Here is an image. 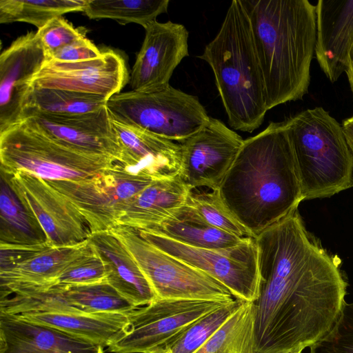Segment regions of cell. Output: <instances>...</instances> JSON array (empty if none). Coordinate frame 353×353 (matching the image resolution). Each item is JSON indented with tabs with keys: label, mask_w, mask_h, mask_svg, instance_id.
Here are the masks:
<instances>
[{
	"label": "cell",
	"mask_w": 353,
	"mask_h": 353,
	"mask_svg": "<svg viewBox=\"0 0 353 353\" xmlns=\"http://www.w3.org/2000/svg\"><path fill=\"white\" fill-rule=\"evenodd\" d=\"M260 294L254 353H297L332 329L345 304L341 261L310 233L279 235L258 247Z\"/></svg>",
	"instance_id": "cell-1"
},
{
	"label": "cell",
	"mask_w": 353,
	"mask_h": 353,
	"mask_svg": "<svg viewBox=\"0 0 353 353\" xmlns=\"http://www.w3.org/2000/svg\"><path fill=\"white\" fill-rule=\"evenodd\" d=\"M219 191L254 238L298 209L304 198L285 121L244 140Z\"/></svg>",
	"instance_id": "cell-2"
},
{
	"label": "cell",
	"mask_w": 353,
	"mask_h": 353,
	"mask_svg": "<svg viewBox=\"0 0 353 353\" xmlns=\"http://www.w3.org/2000/svg\"><path fill=\"white\" fill-rule=\"evenodd\" d=\"M250 23L268 110L302 99L315 54L316 6L307 0H241Z\"/></svg>",
	"instance_id": "cell-3"
},
{
	"label": "cell",
	"mask_w": 353,
	"mask_h": 353,
	"mask_svg": "<svg viewBox=\"0 0 353 353\" xmlns=\"http://www.w3.org/2000/svg\"><path fill=\"white\" fill-rule=\"evenodd\" d=\"M199 58L212 70L230 125L247 132L259 128L268 111L265 85L241 0L231 2L218 33Z\"/></svg>",
	"instance_id": "cell-4"
},
{
	"label": "cell",
	"mask_w": 353,
	"mask_h": 353,
	"mask_svg": "<svg viewBox=\"0 0 353 353\" xmlns=\"http://www.w3.org/2000/svg\"><path fill=\"white\" fill-rule=\"evenodd\" d=\"M304 200L330 197L353 187V154L342 125L322 107L285 120Z\"/></svg>",
	"instance_id": "cell-5"
},
{
	"label": "cell",
	"mask_w": 353,
	"mask_h": 353,
	"mask_svg": "<svg viewBox=\"0 0 353 353\" xmlns=\"http://www.w3.org/2000/svg\"><path fill=\"white\" fill-rule=\"evenodd\" d=\"M1 170L25 171L46 181H78L116 163L52 137L27 118L0 132Z\"/></svg>",
	"instance_id": "cell-6"
},
{
	"label": "cell",
	"mask_w": 353,
	"mask_h": 353,
	"mask_svg": "<svg viewBox=\"0 0 353 353\" xmlns=\"http://www.w3.org/2000/svg\"><path fill=\"white\" fill-rule=\"evenodd\" d=\"M106 106L112 119L179 143L199 131L210 118L197 97L170 85L149 93L120 92L110 98Z\"/></svg>",
	"instance_id": "cell-7"
},
{
	"label": "cell",
	"mask_w": 353,
	"mask_h": 353,
	"mask_svg": "<svg viewBox=\"0 0 353 353\" xmlns=\"http://www.w3.org/2000/svg\"><path fill=\"white\" fill-rule=\"evenodd\" d=\"M126 247L150 284L157 299L228 303L230 290L208 274L159 249L132 228L117 225L109 230Z\"/></svg>",
	"instance_id": "cell-8"
},
{
	"label": "cell",
	"mask_w": 353,
	"mask_h": 353,
	"mask_svg": "<svg viewBox=\"0 0 353 353\" xmlns=\"http://www.w3.org/2000/svg\"><path fill=\"white\" fill-rule=\"evenodd\" d=\"M146 241L208 274L231 292L234 299L254 303L260 294L257 248L255 239L223 249L199 248L145 230H137Z\"/></svg>",
	"instance_id": "cell-9"
},
{
	"label": "cell",
	"mask_w": 353,
	"mask_h": 353,
	"mask_svg": "<svg viewBox=\"0 0 353 353\" xmlns=\"http://www.w3.org/2000/svg\"><path fill=\"white\" fill-rule=\"evenodd\" d=\"M228 303L157 299L128 313L126 323L108 350L114 353H148Z\"/></svg>",
	"instance_id": "cell-10"
},
{
	"label": "cell",
	"mask_w": 353,
	"mask_h": 353,
	"mask_svg": "<svg viewBox=\"0 0 353 353\" xmlns=\"http://www.w3.org/2000/svg\"><path fill=\"white\" fill-rule=\"evenodd\" d=\"M153 180L131 174L114 163L84 179L47 181L75 205L92 234L117 225L130 201Z\"/></svg>",
	"instance_id": "cell-11"
},
{
	"label": "cell",
	"mask_w": 353,
	"mask_h": 353,
	"mask_svg": "<svg viewBox=\"0 0 353 353\" xmlns=\"http://www.w3.org/2000/svg\"><path fill=\"white\" fill-rule=\"evenodd\" d=\"M1 172L21 203L41 225L50 246L74 245L88 239L91 231L83 216L68 198L46 180L25 171L12 175Z\"/></svg>",
	"instance_id": "cell-12"
},
{
	"label": "cell",
	"mask_w": 353,
	"mask_h": 353,
	"mask_svg": "<svg viewBox=\"0 0 353 353\" xmlns=\"http://www.w3.org/2000/svg\"><path fill=\"white\" fill-rule=\"evenodd\" d=\"M243 141L221 121L210 117L199 131L179 143L180 179L190 190H219Z\"/></svg>",
	"instance_id": "cell-13"
},
{
	"label": "cell",
	"mask_w": 353,
	"mask_h": 353,
	"mask_svg": "<svg viewBox=\"0 0 353 353\" xmlns=\"http://www.w3.org/2000/svg\"><path fill=\"white\" fill-rule=\"evenodd\" d=\"M129 74L123 57L112 50L90 60L46 61L32 77L30 88L60 89L99 95L109 100L121 92Z\"/></svg>",
	"instance_id": "cell-14"
},
{
	"label": "cell",
	"mask_w": 353,
	"mask_h": 353,
	"mask_svg": "<svg viewBox=\"0 0 353 353\" xmlns=\"http://www.w3.org/2000/svg\"><path fill=\"white\" fill-rule=\"evenodd\" d=\"M145 37L130 76L132 91L149 93L170 85L172 75L189 55V32L180 23L154 21L144 27Z\"/></svg>",
	"instance_id": "cell-15"
},
{
	"label": "cell",
	"mask_w": 353,
	"mask_h": 353,
	"mask_svg": "<svg viewBox=\"0 0 353 353\" xmlns=\"http://www.w3.org/2000/svg\"><path fill=\"white\" fill-rule=\"evenodd\" d=\"M47 61L36 32L17 38L0 56V132L18 123L30 90V81Z\"/></svg>",
	"instance_id": "cell-16"
},
{
	"label": "cell",
	"mask_w": 353,
	"mask_h": 353,
	"mask_svg": "<svg viewBox=\"0 0 353 353\" xmlns=\"http://www.w3.org/2000/svg\"><path fill=\"white\" fill-rule=\"evenodd\" d=\"M27 118L52 137L81 151L121 163L122 150L107 106L85 114L62 115L26 110Z\"/></svg>",
	"instance_id": "cell-17"
},
{
	"label": "cell",
	"mask_w": 353,
	"mask_h": 353,
	"mask_svg": "<svg viewBox=\"0 0 353 353\" xmlns=\"http://www.w3.org/2000/svg\"><path fill=\"white\" fill-rule=\"evenodd\" d=\"M111 119L122 150V159L119 163L126 171L154 180L179 174L181 159L179 143Z\"/></svg>",
	"instance_id": "cell-18"
},
{
	"label": "cell",
	"mask_w": 353,
	"mask_h": 353,
	"mask_svg": "<svg viewBox=\"0 0 353 353\" xmlns=\"http://www.w3.org/2000/svg\"><path fill=\"white\" fill-rule=\"evenodd\" d=\"M315 56L334 83L345 71L353 43V0H319L316 5Z\"/></svg>",
	"instance_id": "cell-19"
},
{
	"label": "cell",
	"mask_w": 353,
	"mask_h": 353,
	"mask_svg": "<svg viewBox=\"0 0 353 353\" xmlns=\"http://www.w3.org/2000/svg\"><path fill=\"white\" fill-rule=\"evenodd\" d=\"M0 353H104L62 330L0 312Z\"/></svg>",
	"instance_id": "cell-20"
},
{
	"label": "cell",
	"mask_w": 353,
	"mask_h": 353,
	"mask_svg": "<svg viewBox=\"0 0 353 353\" xmlns=\"http://www.w3.org/2000/svg\"><path fill=\"white\" fill-rule=\"evenodd\" d=\"M90 250L88 239L74 245L50 246L13 268L0 272L1 299L14 293L49 289L70 263Z\"/></svg>",
	"instance_id": "cell-21"
},
{
	"label": "cell",
	"mask_w": 353,
	"mask_h": 353,
	"mask_svg": "<svg viewBox=\"0 0 353 353\" xmlns=\"http://www.w3.org/2000/svg\"><path fill=\"white\" fill-rule=\"evenodd\" d=\"M88 241L107 267L106 281L129 303L139 307L157 299L130 252L109 230L92 233Z\"/></svg>",
	"instance_id": "cell-22"
},
{
	"label": "cell",
	"mask_w": 353,
	"mask_h": 353,
	"mask_svg": "<svg viewBox=\"0 0 353 353\" xmlns=\"http://www.w3.org/2000/svg\"><path fill=\"white\" fill-rule=\"evenodd\" d=\"M190 191L179 174L154 179L130 201L117 225L137 230L159 225L185 203Z\"/></svg>",
	"instance_id": "cell-23"
},
{
	"label": "cell",
	"mask_w": 353,
	"mask_h": 353,
	"mask_svg": "<svg viewBox=\"0 0 353 353\" xmlns=\"http://www.w3.org/2000/svg\"><path fill=\"white\" fill-rule=\"evenodd\" d=\"M16 316L62 330L105 347L125 325L128 313L34 312Z\"/></svg>",
	"instance_id": "cell-24"
},
{
	"label": "cell",
	"mask_w": 353,
	"mask_h": 353,
	"mask_svg": "<svg viewBox=\"0 0 353 353\" xmlns=\"http://www.w3.org/2000/svg\"><path fill=\"white\" fill-rule=\"evenodd\" d=\"M141 230L156 233L192 247L206 249L233 247L248 238H240L208 225L186 203L161 223Z\"/></svg>",
	"instance_id": "cell-25"
},
{
	"label": "cell",
	"mask_w": 353,
	"mask_h": 353,
	"mask_svg": "<svg viewBox=\"0 0 353 353\" xmlns=\"http://www.w3.org/2000/svg\"><path fill=\"white\" fill-rule=\"evenodd\" d=\"M0 244L35 245L46 242L33 214L21 203L1 171Z\"/></svg>",
	"instance_id": "cell-26"
},
{
	"label": "cell",
	"mask_w": 353,
	"mask_h": 353,
	"mask_svg": "<svg viewBox=\"0 0 353 353\" xmlns=\"http://www.w3.org/2000/svg\"><path fill=\"white\" fill-rule=\"evenodd\" d=\"M254 303L240 307L194 353H254Z\"/></svg>",
	"instance_id": "cell-27"
},
{
	"label": "cell",
	"mask_w": 353,
	"mask_h": 353,
	"mask_svg": "<svg viewBox=\"0 0 353 353\" xmlns=\"http://www.w3.org/2000/svg\"><path fill=\"white\" fill-rule=\"evenodd\" d=\"M107 101L96 94L31 87L23 112L37 110L62 115L85 114L103 108Z\"/></svg>",
	"instance_id": "cell-28"
},
{
	"label": "cell",
	"mask_w": 353,
	"mask_h": 353,
	"mask_svg": "<svg viewBox=\"0 0 353 353\" xmlns=\"http://www.w3.org/2000/svg\"><path fill=\"white\" fill-rule=\"evenodd\" d=\"M88 0H1L0 23L25 22L38 30L63 14L83 12Z\"/></svg>",
	"instance_id": "cell-29"
},
{
	"label": "cell",
	"mask_w": 353,
	"mask_h": 353,
	"mask_svg": "<svg viewBox=\"0 0 353 353\" xmlns=\"http://www.w3.org/2000/svg\"><path fill=\"white\" fill-rule=\"evenodd\" d=\"M169 0H88L83 12L91 19H110L143 28L168 12Z\"/></svg>",
	"instance_id": "cell-30"
},
{
	"label": "cell",
	"mask_w": 353,
	"mask_h": 353,
	"mask_svg": "<svg viewBox=\"0 0 353 353\" xmlns=\"http://www.w3.org/2000/svg\"><path fill=\"white\" fill-rule=\"evenodd\" d=\"M57 285L71 305L83 314L129 313L137 308L107 281L90 285Z\"/></svg>",
	"instance_id": "cell-31"
},
{
	"label": "cell",
	"mask_w": 353,
	"mask_h": 353,
	"mask_svg": "<svg viewBox=\"0 0 353 353\" xmlns=\"http://www.w3.org/2000/svg\"><path fill=\"white\" fill-rule=\"evenodd\" d=\"M232 301L200 319L163 345L148 353H194L240 307Z\"/></svg>",
	"instance_id": "cell-32"
},
{
	"label": "cell",
	"mask_w": 353,
	"mask_h": 353,
	"mask_svg": "<svg viewBox=\"0 0 353 353\" xmlns=\"http://www.w3.org/2000/svg\"><path fill=\"white\" fill-rule=\"evenodd\" d=\"M204 222L240 238L253 237L223 201L219 190L190 191L185 203Z\"/></svg>",
	"instance_id": "cell-33"
},
{
	"label": "cell",
	"mask_w": 353,
	"mask_h": 353,
	"mask_svg": "<svg viewBox=\"0 0 353 353\" xmlns=\"http://www.w3.org/2000/svg\"><path fill=\"white\" fill-rule=\"evenodd\" d=\"M107 275L105 263L91 247L90 252L77 259L60 274L55 285L94 284L106 281Z\"/></svg>",
	"instance_id": "cell-34"
},
{
	"label": "cell",
	"mask_w": 353,
	"mask_h": 353,
	"mask_svg": "<svg viewBox=\"0 0 353 353\" xmlns=\"http://www.w3.org/2000/svg\"><path fill=\"white\" fill-rule=\"evenodd\" d=\"M310 353H353V303H345L332 329L310 347Z\"/></svg>",
	"instance_id": "cell-35"
},
{
	"label": "cell",
	"mask_w": 353,
	"mask_h": 353,
	"mask_svg": "<svg viewBox=\"0 0 353 353\" xmlns=\"http://www.w3.org/2000/svg\"><path fill=\"white\" fill-rule=\"evenodd\" d=\"M36 34L46 52L47 61L61 48L85 36L83 30L75 28L62 17L48 21Z\"/></svg>",
	"instance_id": "cell-36"
},
{
	"label": "cell",
	"mask_w": 353,
	"mask_h": 353,
	"mask_svg": "<svg viewBox=\"0 0 353 353\" xmlns=\"http://www.w3.org/2000/svg\"><path fill=\"white\" fill-rule=\"evenodd\" d=\"M101 54L102 51L84 36L59 49L52 55L50 60L76 62L97 59Z\"/></svg>",
	"instance_id": "cell-37"
},
{
	"label": "cell",
	"mask_w": 353,
	"mask_h": 353,
	"mask_svg": "<svg viewBox=\"0 0 353 353\" xmlns=\"http://www.w3.org/2000/svg\"><path fill=\"white\" fill-rule=\"evenodd\" d=\"M50 246L48 243L35 245H10L0 244V272L13 268L39 252Z\"/></svg>",
	"instance_id": "cell-38"
},
{
	"label": "cell",
	"mask_w": 353,
	"mask_h": 353,
	"mask_svg": "<svg viewBox=\"0 0 353 353\" xmlns=\"http://www.w3.org/2000/svg\"><path fill=\"white\" fill-rule=\"evenodd\" d=\"M341 125L349 148L353 154V116L344 119Z\"/></svg>",
	"instance_id": "cell-39"
},
{
	"label": "cell",
	"mask_w": 353,
	"mask_h": 353,
	"mask_svg": "<svg viewBox=\"0 0 353 353\" xmlns=\"http://www.w3.org/2000/svg\"><path fill=\"white\" fill-rule=\"evenodd\" d=\"M345 72L347 74L350 89L353 94V43L348 54L347 63Z\"/></svg>",
	"instance_id": "cell-40"
},
{
	"label": "cell",
	"mask_w": 353,
	"mask_h": 353,
	"mask_svg": "<svg viewBox=\"0 0 353 353\" xmlns=\"http://www.w3.org/2000/svg\"><path fill=\"white\" fill-rule=\"evenodd\" d=\"M297 353H302V352H297Z\"/></svg>",
	"instance_id": "cell-41"
}]
</instances>
